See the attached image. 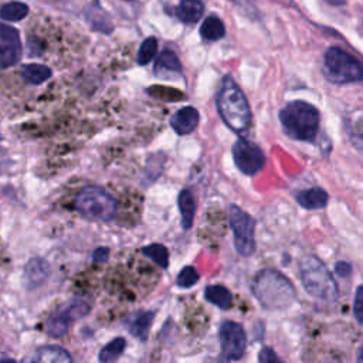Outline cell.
I'll list each match as a JSON object with an SVG mask.
<instances>
[{"label": "cell", "mask_w": 363, "mask_h": 363, "mask_svg": "<svg viewBox=\"0 0 363 363\" xmlns=\"http://www.w3.org/2000/svg\"><path fill=\"white\" fill-rule=\"evenodd\" d=\"M206 300L222 309H229L233 302L231 293L223 286H210L205 290Z\"/></svg>", "instance_id": "603a6c76"}, {"label": "cell", "mask_w": 363, "mask_h": 363, "mask_svg": "<svg viewBox=\"0 0 363 363\" xmlns=\"http://www.w3.org/2000/svg\"><path fill=\"white\" fill-rule=\"evenodd\" d=\"M22 56L19 31L10 26L0 24V70L15 65Z\"/></svg>", "instance_id": "8fae6325"}, {"label": "cell", "mask_w": 363, "mask_h": 363, "mask_svg": "<svg viewBox=\"0 0 363 363\" xmlns=\"http://www.w3.org/2000/svg\"><path fill=\"white\" fill-rule=\"evenodd\" d=\"M127 348V341L124 338H115L114 341H111L108 345H105L101 352H100V362L102 363H109V362H115L119 359V356L124 353Z\"/></svg>", "instance_id": "cb8c5ba5"}, {"label": "cell", "mask_w": 363, "mask_h": 363, "mask_svg": "<svg viewBox=\"0 0 363 363\" xmlns=\"http://www.w3.org/2000/svg\"><path fill=\"white\" fill-rule=\"evenodd\" d=\"M335 272L339 275V277H349L350 272H352V265L346 261H339L337 265H335Z\"/></svg>", "instance_id": "1f68e13d"}, {"label": "cell", "mask_w": 363, "mask_h": 363, "mask_svg": "<svg viewBox=\"0 0 363 363\" xmlns=\"http://www.w3.org/2000/svg\"><path fill=\"white\" fill-rule=\"evenodd\" d=\"M156 52H157V40L155 37H148L139 47L138 57H137L138 64L139 65L149 64L153 60Z\"/></svg>", "instance_id": "4316f807"}, {"label": "cell", "mask_w": 363, "mask_h": 363, "mask_svg": "<svg viewBox=\"0 0 363 363\" xmlns=\"http://www.w3.org/2000/svg\"><path fill=\"white\" fill-rule=\"evenodd\" d=\"M22 75L30 84L38 86L46 83L53 75L52 70L45 64H26L22 68Z\"/></svg>", "instance_id": "44dd1931"}, {"label": "cell", "mask_w": 363, "mask_h": 363, "mask_svg": "<svg viewBox=\"0 0 363 363\" xmlns=\"http://www.w3.org/2000/svg\"><path fill=\"white\" fill-rule=\"evenodd\" d=\"M152 322H153V312H138L128 322L130 332L134 337L145 341L152 327Z\"/></svg>", "instance_id": "ac0fdd59"}, {"label": "cell", "mask_w": 363, "mask_h": 363, "mask_svg": "<svg viewBox=\"0 0 363 363\" xmlns=\"http://www.w3.org/2000/svg\"><path fill=\"white\" fill-rule=\"evenodd\" d=\"M199 281V272L193 267H185L178 275V286L180 288H190Z\"/></svg>", "instance_id": "83f0119b"}, {"label": "cell", "mask_w": 363, "mask_h": 363, "mask_svg": "<svg viewBox=\"0 0 363 363\" xmlns=\"http://www.w3.org/2000/svg\"><path fill=\"white\" fill-rule=\"evenodd\" d=\"M234 164L245 175H256L265 165L264 152L253 142L241 138L233 145Z\"/></svg>", "instance_id": "9c48e42d"}, {"label": "cell", "mask_w": 363, "mask_h": 363, "mask_svg": "<svg viewBox=\"0 0 363 363\" xmlns=\"http://www.w3.org/2000/svg\"><path fill=\"white\" fill-rule=\"evenodd\" d=\"M357 362H363V345H362V348H360V350L357 353Z\"/></svg>", "instance_id": "836d02e7"}, {"label": "cell", "mask_w": 363, "mask_h": 363, "mask_svg": "<svg viewBox=\"0 0 363 363\" xmlns=\"http://www.w3.org/2000/svg\"><path fill=\"white\" fill-rule=\"evenodd\" d=\"M258 360L260 362H279V357L272 352V349L270 348H264L261 352H260V356H258Z\"/></svg>", "instance_id": "4dcf8cb0"}, {"label": "cell", "mask_w": 363, "mask_h": 363, "mask_svg": "<svg viewBox=\"0 0 363 363\" xmlns=\"http://www.w3.org/2000/svg\"><path fill=\"white\" fill-rule=\"evenodd\" d=\"M29 15V6L22 2H10L0 8V17L8 22H20Z\"/></svg>", "instance_id": "d4e9b609"}, {"label": "cell", "mask_w": 363, "mask_h": 363, "mask_svg": "<svg viewBox=\"0 0 363 363\" xmlns=\"http://www.w3.org/2000/svg\"><path fill=\"white\" fill-rule=\"evenodd\" d=\"M86 16L94 30H100L104 33H109L112 30V23L109 20V16L105 13V10L101 8V5L97 2V0H94L93 3L88 5L86 10Z\"/></svg>", "instance_id": "2e32d148"}, {"label": "cell", "mask_w": 363, "mask_h": 363, "mask_svg": "<svg viewBox=\"0 0 363 363\" xmlns=\"http://www.w3.org/2000/svg\"><path fill=\"white\" fill-rule=\"evenodd\" d=\"M352 141L356 148L363 149V123H357L352 134Z\"/></svg>", "instance_id": "f546056e"}, {"label": "cell", "mask_w": 363, "mask_h": 363, "mask_svg": "<svg viewBox=\"0 0 363 363\" xmlns=\"http://www.w3.org/2000/svg\"><path fill=\"white\" fill-rule=\"evenodd\" d=\"M229 220L234 234L235 250L238 252L240 256H245V257L252 256L256 250L254 219L243 209H240L235 205H231L229 209Z\"/></svg>", "instance_id": "52a82bcc"}, {"label": "cell", "mask_w": 363, "mask_h": 363, "mask_svg": "<svg viewBox=\"0 0 363 363\" xmlns=\"http://www.w3.org/2000/svg\"><path fill=\"white\" fill-rule=\"evenodd\" d=\"M222 353L227 360H240L246 352V334L243 327L237 322L226 320L220 325Z\"/></svg>", "instance_id": "30bf717a"}, {"label": "cell", "mask_w": 363, "mask_h": 363, "mask_svg": "<svg viewBox=\"0 0 363 363\" xmlns=\"http://www.w3.org/2000/svg\"><path fill=\"white\" fill-rule=\"evenodd\" d=\"M144 256L153 260L160 268H168L169 265V252L162 245H150L142 249Z\"/></svg>", "instance_id": "484cf974"}, {"label": "cell", "mask_w": 363, "mask_h": 363, "mask_svg": "<svg viewBox=\"0 0 363 363\" xmlns=\"http://www.w3.org/2000/svg\"><path fill=\"white\" fill-rule=\"evenodd\" d=\"M330 200L328 193L320 189V187H312L308 190H302L297 194V201L298 205L304 209H309V210H315V209H322L325 208Z\"/></svg>", "instance_id": "4fadbf2b"}, {"label": "cell", "mask_w": 363, "mask_h": 363, "mask_svg": "<svg viewBox=\"0 0 363 363\" xmlns=\"http://www.w3.org/2000/svg\"><path fill=\"white\" fill-rule=\"evenodd\" d=\"M257 301L267 309H279L291 305L295 300L293 282L275 270L260 271L252 286Z\"/></svg>", "instance_id": "7a4b0ae2"}, {"label": "cell", "mask_w": 363, "mask_h": 363, "mask_svg": "<svg viewBox=\"0 0 363 363\" xmlns=\"http://www.w3.org/2000/svg\"><path fill=\"white\" fill-rule=\"evenodd\" d=\"M49 272H50L49 264L43 260L36 258V260H31L27 264L24 278H26V282L30 287H38L46 281Z\"/></svg>", "instance_id": "9a60e30c"}, {"label": "cell", "mask_w": 363, "mask_h": 363, "mask_svg": "<svg viewBox=\"0 0 363 363\" xmlns=\"http://www.w3.org/2000/svg\"><path fill=\"white\" fill-rule=\"evenodd\" d=\"M90 311V305L83 300H72L64 307L57 308L46 322V331L50 337L60 338L68 332L72 322L83 318Z\"/></svg>", "instance_id": "ba28073f"}, {"label": "cell", "mask_w": 363, "mask_h": 363, "mask_svg": "<svg viewBox=\"0 0 363 363\" xmlns=\"http://www.w3.org/2000/svg\"><path fill=\"white\" fill-rule=\"evenodd\" d=\"M300 277L309 295L320 301H335L338 286L328 268L316 257H305L300 263Z\"/></svg>", "instance_id": "277c9868"}, {"label": "cell", "mask_w": 363, "mask_h": 363, "mask_svg": "<svg viewBox=\"0 0 363 363\" xmlns=\"http://www.w3.org/2000/svg\"><path fill=\"white\" fill-rule=\"evenodd\" d=\"M33 360L45 362V363H70L72 362V357L64 348L57 345H47L40 348L36 352Z\"/></svg>", "instance_id": "5bb4252c"}, {"label": "cell", "mask_w": 363, "mask_h": 363, "mask_svg": "<svg viewBox=\"0 0 363 363\" xmlns=\"http://www.w3.org/2000/svg\"><path fill=\"white\" fill-rule=\"evenodd\" d=\"M217 109L224 124L234 132H245L252 121V111L243 91L231 77H224L217 94Z\"/></svg>", "instance_id": "6da1fadb"}, {"label": "cell", "mask_w": 363, "mask_h": 363, "mask_svg": "<svg viewBox=\"0 0 363 363\" xmlns=\"http://www.w3.org/2000/svg\"><path fill=\"white\" fill-rule=\"evenodd\" d=\"M324 67L327 78L337 84L356 83L363 79V64L338 47H331L325 53Z\"/></svg>", "instance_id": "8992f818"}, {"label": "cell", "mask_w": 363, "mask_h": 363, "mask_svg": "<svg viewBox=\"0 0 363 363\" xmlns=\"http://www.w3.org/2000/svg\"><path fill=\"white\" fill-rule=\"evenodd\" d=\"M330 3H332V5H341V3H343L345 0H328Z\"/></svg>", "instance_id": "e575fe53"}, {"label": "cell", "mask_w": 363, "mask_h": 363, "mask_svg": "<svg viewBox=\"0 0 363 363\" xmlns=\"http://www.w3.org/2000/svg\"><path fill=\"white\" fill-rule=\"evenodd\" d=\"M178 203H179V210L182 215L183 229L189 230L193 224V219H194V213H196V201H194L192 192L182 190L179 194V199H178Z\"/></svg>", "instance_id": "d6986e66"}, {"label": "cell", "mask_w": 363, "mask_h": 363, "mask_svg": "<svg viewBox=\"0 0 363 363\" xmlns=\"http://www.w3.org/2000/svg\"><path fill=\"white\" fill-rule=\"evenodd\" d=\"M200 34L205 40H209V42H217V40L224 37L226 29H224L223 22L219 17L212 16V17H208L203 22V24H201Z\"/></svg>", "instance_id": "7402d4cb"}, {"label": "cell", "mask_w": 363, "mask_h": 363, "mask_svg": "<svg viewBox=\"0 0 363 363\" xmlns=\"http://www.w3.org/2000/svg\"><path fill=\"white\" fill-rule=\"evenodd\" d=\"M180 74L182 72V64L178 59V56L173 52H164L156 60L155 64V74L159 77H165L167 74Z\"/></svg>", "instance_id": "e0dca14e"}, {"label": "cell", "mask_w": 363, "mask_h": 363, "mask_svg": "<svg viewBox=\"0 0 363 363\" xmlns=\"http://www.w3.org/2000/svg\"><path fill=\"white\" fill-rule=\"evenodd\" d=\"M175 13L185 23H196L203 15V5L200 0H182Z\"/></svg>", "instance_id": "ffe728a7"}, {"label": "cell", "mask_w": 363, "mask_h": 363, "mask_svg": "<svg viewBox=\"0 0 363 363\" xmlns=\"http://www.w3.org/2000/svg\"><path fill=\"white\" fill-rule=\"evenodd\" d=\"M93 258L95 263H105L109 258V250L107 247H100L94 252Z\"/></svg>", "instance_id": "d6a6232c"}, {"label": "cell", "mask_w": 363, "mask_h": 363, "mask_svg": "<svg viewBox=\"0 0 363 363\" xmlns=\"http://www.w3.org/2000/svg\"><path fill=\"white\" fill-rule=\"evenodd\" d=\"M199 112L193 107H185L173 114L171 118V125L178 135H187L193 132L199 124Z\"/></svg>", "instance_id": "7c38bea8"}, {"label": "cell", "mask_w": 363, "mask_h": 363, "mask_svg": "<svg viewBox=\"0 0 363 363\" xmlns=\"http://www.w3.org/2000/svg\"><path fill=\"white\" fill-rule=\"evenodd\" d=\"M319 121V111L305 101H293L279 112L282 130L295 141L312 142L318 135Z\"/></svg>", "instance_id": "3957f363"}, {"label": "cell", "mask_w": 363, "mask_h": 363, "mask_svg": "<svg viewBox=\"0 0 363 363\" xmlns=\"http://www.w3.org/2000/svg\"><path fill=\"white\" fill-rule=\"evenodd\" d=\"M75 206L83 216L98 222L112 220L118 210L116 200L105 189L93 185L79 190L75 199Z\"/></svg>", "instance_id": "5b68a950"}, {"label": "cell", "mask_w": 363, "mask_h": 363, "mask_svg": "<svg viewBox=\"0 0 363 363\" xmlns=\"http://www.w3.org/2000/svg\"><path fill=\"white\" fill-rule=\"evenodd\" d=\"M353 314L356 320L360 325H363V286L357 287L355 293V301H353Z\"/></svg>", "instance_id": "f1b7e54d"}]
</instances>
